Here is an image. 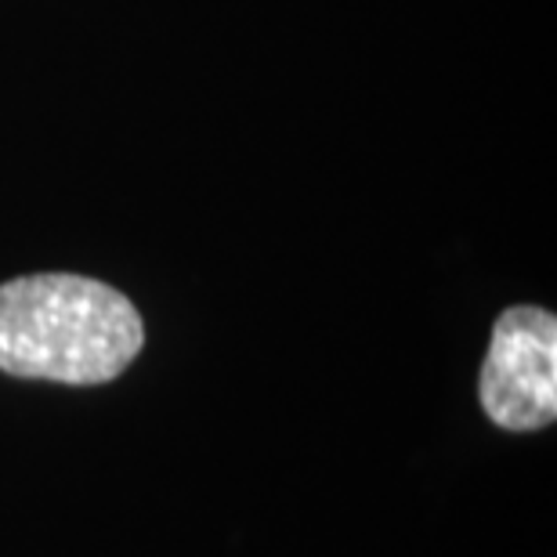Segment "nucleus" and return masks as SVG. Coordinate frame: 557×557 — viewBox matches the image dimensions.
I'll return each instance as SVG.
<instances>
[{
	"label": "nucleus",
	"instance_id": "obj_2",
	"mask_svg": "<svg viewBox=\"0 0 557 557\" xmlns=\"http://www.w3.org/2000/svg\"><path fill=\"white\" fill-rule=\"evenodd\" d=\"M478 398L504 431H543L557 417V319L536 305H515L496 319Z\"/></svg>",
	"mask_w": 557,
	"mask_h": 557
},
{
	"label": "nucleus",
	"instance_id": "obj_1",
	"mask_svg": "<svg viewBox=\"0 0 557 557\" xmlns=\"http://www.w3.org/2000/svg\"><path fill=\"white\" fill-rule=\"evenodd\" d=\"M141 348L145 322L116 286L70 272L0 286V373L95 387L116 381Z\"/></svg>",
	"mask_w": 557,
	"mask_h": 557
}]
</instances>
